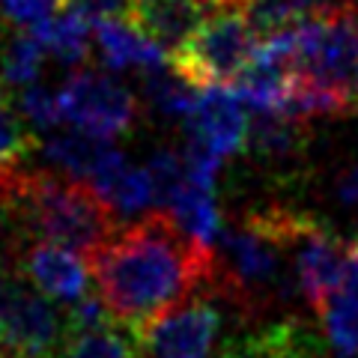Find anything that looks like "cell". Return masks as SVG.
I'll list each match as a JSON object with an SVG mask.
<instances>
[{"label":"cell","instance_id":"cell-1","mask_svg":"<svg viewBox=\"0 0 358 358\" xmlns=\"http://www.w3.org/2000/svg\"><path fill=\"white\" fill-rule=\"evenodd\" d=\"M90 260L99 296L131 331L203 289L212 272V251L194 245L162 209L117 230Z\"/></svg>","mask_w":358,"mask_h":358},{"label":"cell","instance_id":"cell-2","mask_svg":"<svg viewBox=\"0 0 358 358\" xmlns=\"http://www.w3.org/2000/svg\"><path fill=\"white\" fill-rule=\"evenodd\" d=\"M289 218L293 209L266 206L248 212L239 224L221 233L212 248L209 284L221 301L239 310L245 322H257L263 313L281 308L299 293L296 272L287 268Z\"/></svg>","mask_w":358,"mask_h":358},{"label":"cell","instance_id":"cell-3","mask_svg":"<svg viewBox=\"0 0 358 358\" xmlns=\"http://www.w3.org/2000/svg\"><path fill=\"white\" fill-rule=\"evenodd\" d=\"M0 212L27 236L93 257L117 236V218L84 182L21 164L0 176Z\"/></svg>","mask_w":358,"mask_h":358},{"label":"cell","instance_id":"cell-4","mask_svg":"<svg viewBox=\"0 0 358 358\" xmlns=\"http://www.w3.org/2000/svg\"><path fill=\"white\" fill-rule=\"evenodd\" d=\"M69 317L24 275L0 266V358H63Z\"/></svg>","mask_w":358,"mask_h":358},{"label":"cell","instance_id":"cell-5","mask_svg":"<svg viewBox=\"0 0 358 358\" xmlns=\"http://www.w3.org/2000/svg\"><path fill=\"white\" fill-rule=\"evenodd\" d=\"M260 48L239 6L215 9L192 39L171 57V66L197 87H227L242 75Z\"/></svg>","mask_w":358,"mask_h":358},{"label":"cell","instance_id":"cell-6","mask_svg":"<svg viewBox=\"0 0 358 358\" xmlns=\"http://www.w3.org/2000/svg\"><path fill=\"white\" fill-rule=\"evenodd\" d=\"M218 301L221 299L203 287L138 329V358H215L224 329Z\"/></svg>","mask_w":358,"mask_h":358},{"label":"cell","instance_id":"cell-7","mask_svg":"<svg viewBox=\"0 0 358 358\" xmlns=\"http://www.w3.org/2000/svg\"><path fill=\"white\" fill-rule=\"evenodd\" d=\"M289 254L299 296L313 313H322L334 293L350 284V242H341L322 221L293 212L289 218Z\"/></svg>","mask_w":358,"mask_h":358},{"label":"cell","instance_id":"cell-8","mask_svg":"<svg viewBox=\"0 0 358 358\" xmlns=\"http://www.w3.org/2000/svg\"><path fill=\"white\" fill-rule=\"evenodd\" d=\"M63 120L99 141H117L138 120L131 90L105 72L78 69L60 87Z\"/></svg>","mask_w":358,"mask_h":358},{"label":"cell","instance_id":"cell-9","mask_svg":"<svg viewBox=\"0 0 358 358\" xmlns=\"http://www.w3.org/2000/svg\"><path fill=\"white\" fill-rule=\"evenodd\" d=\"M185 141L212 150L218 159H230L248 143V117L233 90L209 87L200 93L194 114L185 120Z\"/></svg>","mask_w":358,"mask_h":358},{"label":"cell","instance_id":"cell-10","mask_svg":"<svg viewBox=\"0 0 358 358\" xmlns=\"http://www.w3.org/2000/svg\"><path fill=\"white\" fill-rule=\"evenodd\" d=\"M215 9H224L218 0H134L129 18L143 36L173 57Z\"/></svg>","mask_w":358,"mask_h":358},{"label":"cell","instance_id":"cell-11","mask_svg":"<svg viewBox=\"0 0 358 358\" xmlns=\"http://www.w3.org/2000/svg\"><path fill=\"white\" fill-rule=\"evenodd\" d=\"M21 275L45 293L48 299H57L63 305H75L84 296H90V268L81 254L51 242H33L21 257Z\"/></svg>","mask_w":358,"mask_h":358},{"label":"cell","instance_id":"cell-12","mask_svg":"<svg viewBox=\"0 0 358 358\" xmlns=\"http://www.w3.org/2000/svg\"><path fill=\"white\" fill-rule=\"evenodd\" d=\"M90 188L102 197V203L114 212V218H134L141 221L143 212L155 206V192L147 167H131L129 159L117 147H110L102 167L96 171Z\"/></svg>","mask_w":358,"mask_h":358},{"label":"cell","instance_id":"cell-13","mask_svg":"<svg viewBox=\"0 0 358 358\" xmlns=\"http://www.w3.org/2000/svg\"><path fill=\"white\" fill-rule=\"evenodd\" d=\"M164 212L179 224V230H182L188 239L200 245V248L212 251L218 245L224 224H221V209L215 200V185L197 182V179L188 176L185 185L176 192V197L167 203Z\"/></svg>","mask_w":358,"mask_h":358},{"label":"cell","instance_id":"cell-14","mask_svg":"<svg viewBox=\"0 0 358 358\" xmlns=\"http://www.w3.org/2000/svg\"><path fill=\"white\" fill-rule=\"evenodd\" d=\"M230 90L242 105H251L257 114H263V110H275L278 114L287 102L289 90H293V69L275 57H266L257 48L254 60L245 66L242 75L230 84Z\"/></svg>","mask_w":358,"mask_h":358},{"label":"cell","instance_id":"cell-15","mask_svg":"<svg viewBox=\"0 0 358 358\" xmlns=\"http://www.w3.org/2000/svg\"><path fill=\"white\" fill-rule=\"evenodd\" d=\"M96 42L105 66L114 72H129V69L155 72L164 66V51L150 36H143L138 27H126L120 21H105V24H96Z\"/></svg>","mask_w":358,"mask_h":358},{"label":"cell","instance_id":"cell-16","mask_svg":"<svg viewBox=\"0 0 358 358\" xmlns=\"http://www.w3.org/2000/svg\"><path fill=\"white\" fill-rule=\"evenodd\" d=\"M110 152L108 141L90 138V134L69 129V131H51L42 141V155L51 167H57L63 176L75 179V182L90 185L96 171L102 167L105 155Z\"/></svg>","mask_w":358,"mask_h":358},{"label":"cell","instance_id":"cell-17","mask_svg":"<svg viewBox=\"0 0 358 358\" xmlns=\"http://www.w3.org/2000/svg\"><path fill=\"white\" fill-rule=\"evenodd\" d=\"M308 134L301 122L289 120L275 110H263L254 120H248V147L257 159L266 164H293L299 162L301 150H305Z\"/></svg>","mask_w":358,"mask_h":358},{"label":"cell","instance_id":"cell-18","mask_svg":"<svg viewBox=\"0 0 358 358\" xmlns=\"http://www.w3.org/2000/svg\"><path fill=\"white\" fill-rule=\"evenodd\" d=\"M143 99L150 102V108L164 120H188L194 114V108L200 102L197 84L188 81L182 72H176L173 66H162L155 72H147L143 78Z\"/></svg>","mask_w":358,"mask_h":358},{"label":"cell","instance_id":"cell-19","mask_svg":"<svg viewBox=\"0 0 358 358\" xmlns=\"http://www.w3.org/2000/svg\"><path fill=\"white\" fill-rule=\"evenodd\" d=\"M239 9L260 39L281 33L287 27H296L301 21L326 18L320 0H242Z\"/></svg>","mask_w":358,"mask_h":358},{"label":"cell","instance_id":"cell-20","mask_svg":"<svg viewBox=\"0 0 358 358\" xmlns=\"http://www.w3.org/2000/svg\"><path fill=\"white\" fill-rule=\"evenodd\" d=\"M33 36L60 63H69V66L84 63L90 54V21L78 15L75 9L57 13L54 18L45 21V24L33 27Z\"/></svg>","mask_w":358,"mask_h":358},{"label":"cell","instance_id":"cell-21","mask_svg":"<svg viewBox=\"0 0 358 358\" xmlns=\"http://www.w3.org/2000/svg\"><path fill=\"white\" fill-rule=\"evenodd\" d=\"M45 48L39 39L21 30H9L0 24V84L6 87H30L42 69Z\"/></svg>","mask_w":358,"mask_h":358},{"label":"cell","instance_id":"cell-22","mask_svg":"<svg viewBox=\"0 0 358 358\" xmlns=\"http://www.w3.org/2000/svg\"><path fill=\"white\" fill-rule=\"evenodd\" d=\"M320 317L331 350L341 358H358V281L352 275L350 284L329 299Z\"/></svg>","mask_w":358,"mask_h":358},{"label":"cell","instance_id":"cell-23","mask_svg":"<svg viewBox=\"0 0 358 358\" xmlns=\"http://www.w3.org/2000/svg\"><path fill=\"white\" fill-rule=\"evenodd\" d=\"M33 150V134L21 117L18 105L0 87V176L24 164L27 152Z\"/></svg>","mask_w":358,"mask_h":358},{"label":"cell","instance_id":"cell-24","mask_svg":"<svg viewBox=\"0 0 358 358\" xmlns=\"http://www.w3.org/2000/svg\"><path fill=\"white\" fill-rule=\"evenodd\" d=\"M63 358H138V334L114 329V322L96 331L75 334Z\"/></svg>","mask_w":358,"mask_h":358},{"label":"cell","instance_id":"cell-25","mask_svg":"<svg viewBox=\"0 0 358 358\" xmlns=\"http://www.w3.org/2000/svg\"><path fill=\"white\" fill-rule=\"evenodd\" d=\"M147 173L152 179L155 206L164 212L167 203L176 197V192L185 185V179H188L182 152H176V150H159V152H152V159L147 162Z\"/></svg>","mask_w":358,"mask_h":358},{"label":"cell","instance_id":"cell-26","mask_svg":"<svg viewBox=\"0 0 358 358\" xmlns=\"http://www.w3.org/2000/svg\"><path fill=\"white\" fill-rule=\"evenodd\" d=\"M18 110L24 117L27 126L39 129V131H54L63 120V105H60V90H48V87H24V93L18 99Z\"/></svg>","mask_w":358,"mask_h":358},{"label":"cell","instance_id":"cell-27","mask_svg":"<svg viewBox=\"0 0 358 358\" xmlns=\"http://www.w3.org/2000/svg\"><path fill=\"white\" fill-rule=\"evenodd\" d=\"M60 0H0V13L18 27H39L60 13Z\"/></svg>","mask_w":358,"mask_h":358},{"label":"cell","instance_id":"cell-28","mask_svg":"<svg viewBox=\"0 0 358 358\" xmlns=\"http://www.w3.org/2000/svg\"><path fill=\"white\" fill-rule=\"evenodd\" d=\"M134 0H72V9L87 21L105 24V21H120L122 15H131Z\"/></svg>","mask_w":358,"mask_h":358},{"label":"cell","instance_id":"cell-29","mask_svg":"<svg viewBox=\"0 0 358 358\" xmlns=\"http://www.w3.org/2000/svg\"><path fill=\"white\" fill-rule=\"evenodd\" d=\"M334 188H338V197L343 200L346 206H358V162L338 173Z\"/></svg>","mask_w":358,"mask_h":358},{"label":"cell","instance_id":"cell-30","mask_svg":"<svg viewBox=\"0 0 358 358\" xmlns=\"http://www.w3.org/2000/svg\"><path fill=\"white\" fill-rule=\"evenodd\" d=\"M320 6H322V15L326 18H334L341 13H350V9H358L355 0H320Z\"/></svg>","mask_w":358,"mask_h":358},{"label":"cell","instance_id":"cell-31","mask_svg":"<svg viewBox=\"0 0 358 358\" xmlns=\"http://www.w3.org/2000/svg\"><path fill=\"white\" fill-rule=\"evenodd\" d=\"M242 0H218V6H239Z\"/></svg>","mask_w":358,"mask_h":358}]
</instances>
